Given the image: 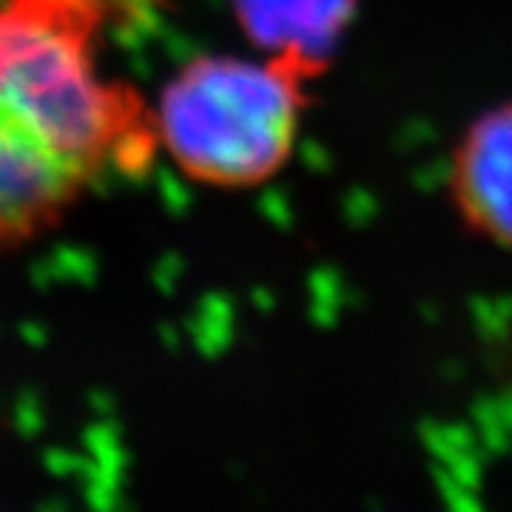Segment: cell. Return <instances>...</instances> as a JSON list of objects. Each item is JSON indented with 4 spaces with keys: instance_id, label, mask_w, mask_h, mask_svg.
Here are the masks:
<instances>
[{
    "instance_id": "obj_1",
    "label": "cell",
    "mask_w": 512,
    "mask_h": 512,
    "mask_svg": "<svg viewBox=\"0 0 512 512\" xmlns=\"http://www.w3.org/2000/svg\"><path fill=\"white\" fill-rule=\"evenodd\" d=\"M100 9L0 0V248L157 160L151 103L97 60Z\"/></svg>"
},
{
    "instance_id": "obj_2",
    "label": "cell",
    "mask_w": 512,
    "mask_h": 512,
    "mask_svg": "<svg viewBox=\"0 0 512 512\" xmlns=\"http://www.w3.org/2000/svg\"><path fill=\"white\" fill-rule=\"evenodd\" d=\"M311 77L254 55L191 57L151 103L157 148L194 183L242 191L291 160Z\"/></svg>"
},
{
    "instance_id": "obj_3",
    "label": "cell",
    "mask_w": 512,
    "mask_h": 512,
    "mask_svg": "<svg viewBox=\"0 0 512 512\" xmlns=\"http://www.w3.org/2000/svg\"><path fill=\"white\" fill-rule=\"evenodd\" d=\"M450 194L467 228L512 248V103L478 114L461 134Z\"/></svg>"
},
{
    "instance_id": "obj_4",
    "label": "cell",
    "mask_w": 512,
    "mask_h": 512,
    "mask_svg": "<svg viewBox=\"0 0 512 512\" xmlns=\"http://www.w3.org/2000/svg\"><path fill=\"white\" fill-rule=\"evenodd\" d=\"M359 0H231L239 32L254 52L308 77L322 72L356 20Z\"/></svg>"
},
{
    "instance_id": "obj_5",
    "label": "cell",
    "mask_w": 512,
    "mask_h": 512,
    "mask_svg": "<svg viewBox=\"0 0 512 512\" xmlns=\"http://www.w3.org/2000/svg\"><path fill=\"white\" fill-rule=\"evenodd\" d=\"M46 3H55V6H72V9H100L97 0H46Z\"/></svg>"
}]
</instances>
